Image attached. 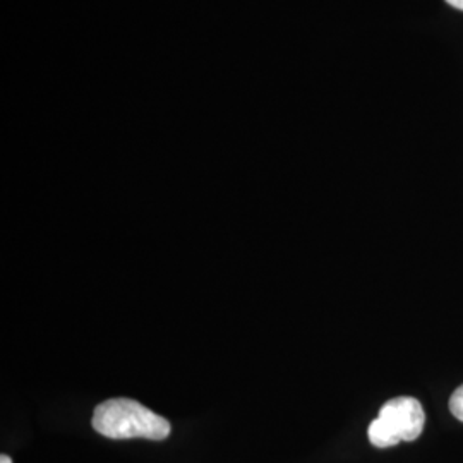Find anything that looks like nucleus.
<instances>
[{
    "label": "nucleus",
    "instance_id": "f257e3e1",
    "mask_svg": "<svg viewBox=\"0 0 463 463\" xmlns=\"http://www.w3.org/2000/svg\"><path fill=\"white\" fill-rule=\"evenodd\" d=\"M93 428L110 439L145 438L162 441L170 434L166 419L131 398H112L99 403L93 414Z\"/></svg>",
    "mask_w": 463,
    "mask_h": 463
},
{
    "label": "nucleus",
    "instance_id": "f03ea898",
    "mask_svg": "<svg viewBox=\"0 0 463 463\" xmlns=\"http://www.w3.org/2000/svg\"><path fill=\"white\" fill-rule=\"evenodd\" d=\"M426 414L419 400L398 397L381 407L378 419L367 430L369 441L378 448L395 447L400 441H415L424 430Z\"/></svg>",
    "mask_w": 463,
    "mask_h": 463
},
{
    "label": "nucleus",
    "instance_id": "7ed1b4c3",
    "mask_svg": "<svg viewBox=\"0 0 463 463\" xmlns=\"http://www.w3.org/2000/svg\"><path fill=\"white\" fill-rule=\"evenodd\" d=\"M449 411L458 420L463 422V384L455 390V393L449 398Z\"/></svg>",
    "mask_w": 463,
    "mask_h": 463
},
{
    "label": "nucleus",
    "instance_id": "20e7f679",
    "mask_svg": "<svg viewBox=\"0 0 463 463\" xmlns=\"http://www.w3.org/2000/svg\"><path fill=\"white\" fill-rule=\"evenodd\" d=\"M449 5H453V7H457V9H460L463 11V0H447Z\"/></svg>",
    "mask_w": 463,
    "mask_h": 463
},
{
    "label": "nucleus",
    "instance_id": "39448f33",
    "mask_svg": "<svg viewBox=\"0 0 463 463\" xmlns=\"http://www.w3.org/2000/svg\"><path fill=\"white\" fill-rule=\"evenodd\" d=\"M0 463H13V460H11L7 455H2V457H0Z\"/></svg>",
    "mask_w": 463,
    "mask_h": 463
}]
</instances>
